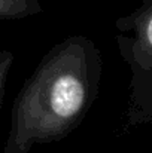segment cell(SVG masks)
Segmentation results:
<instances>
[{
    "mask_svg": "<svg viewBox=\"0 0 152 153\" xmlns=\"http://www.w3.org/2000/svg\"><path fill=\"white\" fill-rule=\"evenodd\" d=\"M101 61L87 37L54 46L19 91L3 153H28L34 146L70 134L96 98Z\"/></svg>",
    "mask_w": 152,
    "mask_h": 153,
    "instance_id": "obj_1",
    "label": "cell"
},
{
    "mask_svg": "<svg viewBox=\"0 0 152 153\" xmlns=\"http://www.w3.org/2000/svg\"><path fill=\"white\" fill-rule=\"evenodd\" d=\"M13 62V55L12 52L0 49V107H1V100H3V92L6 86V79L9 74V70Z\"/></svg>",
    "mask_w": 152,
    "mask_h": 153,
    "instance_id": "obj_3",
    "label": "cell"
},
{
    "mask_svg": "<svg viewBox=\"0 0 152 153\" xmlns=\"http://www.w3.org/2000/svg\"><path fill=\"white\" fill-rule=\"evenodd\" d=\"M42 10L37 0H0V19H19Z\"/></svg>",
    "mask_w": 152,
    "mask_h": 153,
    "instance_id": "obj_2",
    "label": "cell"
}]
</instances>
